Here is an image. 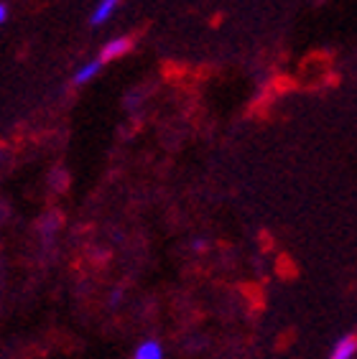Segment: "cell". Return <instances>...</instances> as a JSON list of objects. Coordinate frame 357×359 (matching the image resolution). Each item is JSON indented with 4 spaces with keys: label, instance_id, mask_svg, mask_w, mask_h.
<instances>
[{
    "label": "cell",
    "instance_id": "obj_1",
    "mask_svg": "<svg viewBox=\"0 0 357 359\" xmlns=\"http://www.w3.org/2000/svg\"><path fill=\"white\" fill-rule=\"evenodd\" d=\"M133 46L131 39H115V41H110L108 46L103 48V54H100V62H110V59H117V56L128 54Z\"/></svg>",
    "mask_w": 357,
    "mask_h": 359
},
{
    "label": "cell",
    "instance_id": "obj_3",
    "mask_svg": "<svg viewBox=\"0 0 357 359\" xmlns=\"http://www.w3.org/2000/svg\"><path fill=\"white\" fill-rule=\"evenodd\" d=\"M117 3H120V0H100V3H97V8L92 11V18H89V23H92V26H103V23L112 15V11L117 8Z\"/></svg>",
    "mask_w": 357,
    "mask_h": 359
},
{
    "label": "cell",
    "instance_id": "obj_6",
    "mask_svg": "<svg viewBox=\"0 0 357 359\" xmlns=\"http://www.w3.org/2000/svg\"><path fill=\"white\" fill-rule=\"evenodd\" d=\"M8 21V6L0 0V23H6Z\"/></svg>",
    "mask_w": 357,
    "mask_h": 359
},
{
    "label": "cell",
    "instance_id": "obj_5",
    "mask_svg": "<svg viewBox=\"0 0 357 359\" xmlns=\"http://www.w3.org/2000/svg\"><path fill=\"white\" fill-rule=\"evenodd\" d=\"M100 69H103V62L100 59H95V62H87L84 67H79L77 69V74H74V82L77 84H84V82H89L92 76H97L100 74Z\"/></svg>",
    "mask_w": 357,
    "mask_h": 359
},
{
    "label": "cell",
    "instance_id": "obj_2",
    "mask_svg": "<svg viewBox=\"0 0 357 359\" xmlns=\"http://www.w3.org/2000/svg\"><path fill=\"white\" fill-rule=\"evenodd\" d=\"M133 359H164V346L153 341V339H145L143 344L136 346Z\"/></svg>",
    "mask_w": 357,
    "mask_h": 359
},
{
    "label": "cell",
    "instance_id": "obj_4",
    "mask_svg": "<svg viewBox=\"0 0 357 359\" xmlns=\"http://www.w3.org/2000/svg\"><path fill=\"white\" fill-rule=\"evenodd\" d=\"M357 354V337H344L339 344L332 349V357L330 359H352Z\"/></svg>",
    "mask_w": 357,
    "mask_h": 359
}]
</instances>
